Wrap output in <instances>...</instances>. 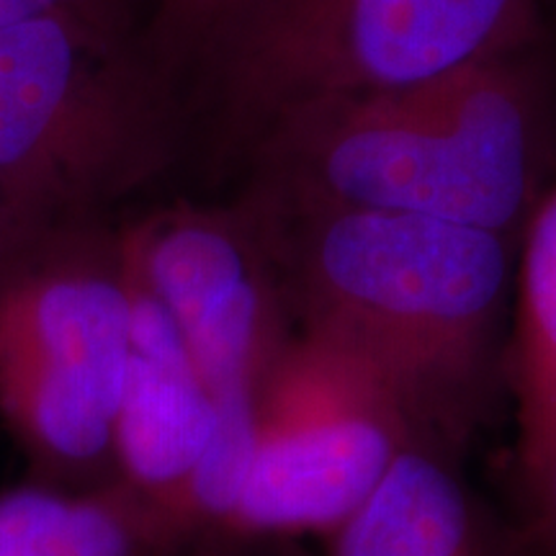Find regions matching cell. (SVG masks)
Segmentation results:
<instances>
[{
    "mask_svg": "<svg viewBox=\"0 0 556 556\" xmlns=\"http://www.w3.org/2000/svg\"><path fill=\"white\" fill-rule=\"evenodd\" d=\"M330 539V556H482L467 492L446 456L420 443Z\"/></svg>",
    "mask_w": 556,
    "mask_h": 556,
    "instance_id": "9c48e42d",
    "label": "cell"
},
{
    "mask_svg": "<svg viewBox=\"0 0 556 556\" xmlns=\"http://www.w3.org/2000/svg\"><path fill=\"white\" fill-rule=\"evenodd\" d=\"M263 142L268 191L510 240L546 193L544 99L520 52L422 86L304 103L274 116Z\"/></svg>",
    "mask_w": 556,
    "mask_h": 556,
    "instance_id": "7a4b0ae2",
    "label": "cell"
},
{
    "mask_svg": "<svg viewBox=\"0 0 556 556\" xmlns=\"http://www.w3.org/2000/svg\"><path fill=\"white\" fill-rule=\"evenodd\" d=\"M62 11H88V0H0V29Z\"/></svg>",
    "mask_w": 556,
    "mask_h": 556,
    "instance_id": "5bb4252c",
    "label": "cell"
},
{
    "mask_svg": "<svg viewBox=\"0 0 556 556\" xmlns=\"http://www.w3.org/2000/svg\"><path fill=\"white\" fill-rule=\"evenodd\" d=\"M539 0H242L222 29L229 99L261 127L325 99L387 93L523 52Z\"/></svg>",
    "mask_w": 556,
    "mask_h": 556,
    "instance_id": "277c9868",
    "label": "cell"
},
{
    "mask_svg": "<svg viewBox=\"0 0 556 556\" xmlns=\"http://www.w3.org/2000/svg\"><path fill=\"white\" fill-rule=\"evenodd\" d=\"M163 160L144 83L90 11L0 29V178L47 219L127 191Z\"/></svg>",
    "mask_w": 556,
    "mask_h": 556,
    "instance_id": "5b68a950",
    "label": "cell"
},
{
    "mask_svg": "<svg viewBox=\"0 0 556 556\" xmlns=\"http://www.w3.org/2000/svg\"><path fill=\"white\" fill-rule=\"evenodd\" d=\"M129 361L119 235L60 225L0 274V417L39 467L111 482Z\"/></svg>",
    "mask_w": 556,
    "mask_h": 556,
    "instance_id": "3957f363",
    "label": "cell"
},
{
    "mask_svg": "<svg viewBox=\"0 0 556 556\" xmlns=\"http://www.w3.org/2000/svg\"><path fill=\"white\" fill-rule=\"evenodd\" d=\"M248 206L304 328L377 368L420 446L467 433L486 397L518 240L268 189Z\"/></svg>",
    "mask_w": 556,
    "mask_h": 556,
    "instance_id": "6da1fadb",
    "label": "cell"
},
{
    "mask_svg": "<svg viewBox=\"0 0 556 556\" xmlns=\"http://www.w3.org/2000/svg\"><path fill=\"white\" fill-rule=\"evenodd\" d=\"M119 245L168 309L212 397L261 389L294 332L283 278L250 206L165 208L124 229Z\"/></svg>",
    "mask_w": 556,
    "mask_h": 556,
    "instance_id": "52a82bcc",
    "label": "cell"
},
{
    "mask_svg": "<svg viewBox=\"0 0 556 556\" xmlns=\"http://www.w3.org/2000/svg\"><path fill=\"white\" fill-rule=\"evenodd\" d=\"M58 222L47 219L0 178V274L26 255L37 242L50 235Z\"/></svg>",
    "mask_w": 556,
    "mask_h": 556,
    "instance_id": "4fadbf2b",
    "label": "cell"
},
{
    "mask_svg": "<svg viewBox=\"0 0 556 556\" xmlns=\"http://www.w3.org/2000/svg\"><path fill=\"white\" fill-rule=\"evenodd\" d=\"M510 381L516 394V456L528 492L556 456V186L520 232Z\"/></svg>",
    "mask_w": 556,
    "mask_h": 556,
    "instance_id": "30bf717a",
    "label": "cell"
},
{
    "mask_svg": "<svg viewBox=\"0 0 556 556\" xmlns=\"http://www.w3.org/2000/svg\"><path fill=\"white\" fill-rule=\"evenodd\" d=\"M413 443L377 368L302 325L263 381L253 464L227 531L332 536Z\"/></svg>",
    "mask_w": 556,
    "mask_h": 556,
    "instance_id": "8992f818",
    "label": "cell"
},
{
    "mask_svg": "<svg viewBox=\"0 0 556 556\" xmlns=\"http://www.w3.org/2000/svg\"><path fill=\"white\" fill-rule=\"evenodd\" d=\"M217 407L168 312H131V361L111 443V482L137 500L163 533L180 490L212 438Z\"/></svg>",
    "mask_w": 556,
    "mask_h": 556,
    "instance_id": "ba28073f",
    "label": "cell"
},
{
    "mask_svg": "<svg viewBox=\"0 0 556 556\" xmlns=\"http://www.w3.org/2000/svg\"><path fill=\"white\" fill-rule=\"evenodd\" d=\"M160 546L155 520L114 482L0 492V556H150Z\"/></svg>",
    "mask_w": 556,
    "mask_h": 556,
    "instance_id": "8fae6325",
    "label": "cell"
},
{
    "mask_svg": "<svg viewBox=\"0 0 556 556\" xmlns=\"http://www.w3.org/2000/svg\"><path fill=\"white\" fill-rule=\"evenodd\" d=\"M242 0H160L157 29L163 47L186 50L212 39Z\"/></svg>",
    "mask_w": 556,
    "mask_h": 556,
    "instance_id": "7c38bea8",
    "label": "cell"
},
{
    "mask_svg": "<svg viewBox=\"0 0 556 556\" xmlns=\"http://www.w3.org/2000/svg\"><path fill=\"white\" fill-rule=\"evenodd\" d=\"M531 497L533 505H536V518H533L536 539L541 544L556 548V456L548 464L541 482L531 490Z\"/></svg>",
    "mask_w": 556,
    "mask_h": 556,
    "instance_id": "9a60e30c",
    "label": "cell"
}]
</instances>
